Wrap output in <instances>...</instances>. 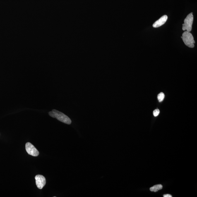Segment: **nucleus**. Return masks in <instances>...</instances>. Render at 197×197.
Instances as JSON below:
<instances>
[{
  "mask_svg": "<svg viewBox=\"0 0 197 197\" xmlns=\"http://www.w3.org/2000/svg\"><path fill=\"white\" fill-rule=\"evenodd\" d=\"M168 16L164 15L161 17L160 19L155 22L153 24V26L155 28H157L163 25L167 21Z\"/></svg>",
  "mask_w": 197,
  "mask_h": 197,
  "instance_id": "6",
  "label": "nucleus"
},
{
  "mask_svg": "<svg viewBox=\"0 0 197 197\" xmlns=\"http://www.w3.org/2000/svg\"><path fill=\"white\" fill-rule=\"evenodd\" d=\"M164 97H165V95L163 92H161L157 96V98L159 102H162L164 100Z\"/></svg>",
  "mask_w": 197,
  "mask_h": 197,
  "instance_id": "8",
  "label": "nucleus"
},
{
  "mask_svg": "<svg viewBox=\"0 0 197 197\" xmlns=\"http://www.w3.org/2000/svg\"><path fill=\"white\" fill-rule=\"evenodd\" d=\"M49 114L51 117L56 118L58 120L66 124L70 125L72 121L71 119L63 113L56 109H53L49 112Z\"/></svg>",
  "mask_w": 197,
  "mask_h": 197,
  "instance_id": "1",
  "label": "nucleus"
},
{
  "mask_svg": "<svg viewBox=\"0 0 197 197\" xmlns=\"http://www.w3.org/2000/svg\"><path fill=\"white\" fill-rule=\"evenodd\" d=\"M160 111L159 109H156L153 111V114L154 116H157L160 114Z\"/></svg>",
  "mask_w": 197,
  "mask_h": 197,
  "instance_id": "9",
  "label": "nucleus"
},
{
  "mask_svg": "<svg viewBox=\"0 0 197 197\" xmlns=\"http://www.w3.org/2000/svg\"><path fill=\"white\" fill-rule=\"evenodd\" d=\"M162 186L161 184H158L155 185V186H152L150 188V190L151 191L156 192L159 190L162 189Z\"/></svg>",
  "mask_w": 197,
  "mask_h": 197,
  "instance_id": "7",
  "label": "nucleus"
},
{
  "mask_svg": "<svg viewBox=\"0 0 197 197\" xmlns=\"http://www.w3.org/2000/svg\"><path fill=\"white\" fill-rule=\"evenodd\" d=\"M183 42L186 46L189 48H193L194 47V44L195 42L194 38L191 33L189 32L185 31L182 35V36L181 37Z\"/></svg>",
  "mask_w": 197,
  "mask_h": 197,
  "instance_id": "2",
  "label": "nucleus"
},
{
  "mask_svg": "<svg viewBox=\"0 0 197 197\" xmlns=\"http://www.w3.org/2000/svg\"><path fill=\"white\" fill-rule=\"evenodd\" d=\"M36 184L39 189H42L45 186L46 180L44 176L42 175H37L35 177Z\"/></svg>",
  "mask_w": 197,
  "mask_h": 197,
  "instance_id": "5",
  "label": "nucleus"
},
{
  "mask_svg": "<svg viewBox=\"0 0 197 197\" xmlns=\"http://www.w3.org/2000/svg\"><path fill=\"white\" fill-rule=\"evenodd\" d=\"M164 197H172V195L169 194H166L163 195Z\"/></svg>",
  "mask_w": 197,
  "mask_h": 197,
  "instance_id": "10",
  "label": "nucleus"
},
{
  "mask_svg": "<svg viewBox=\"0 0 197 197\" xmlns=\"http://www.w3.org/2000/svg\"><path fill=\"white\" fill-rule=\"evenodd\" d=\"M25 148L27 153L29 155L35 157H37L39 155L38 151L31 143H27L26 144Z\"/></svg>",
  "mask_w": 197,
  "mask_h": 197,
  "instance_id": "4",
  "label": "nucleus"
},
{
  "mask_svg": "<svg viewBox=\"0 0 197 197\" xmlns=\"http://www.w3.org/2000/svg\"><path fill=\"white\" fill-rule=\"evenodd\" d=\"M193 20V13L188 14L184 20V23L183 24V30H186L188 32H191Z\"/></svg>",
  "mask_w": 197,
  "mask_h": 197,
  "instance_id": "3",
  "label": "nucleus"
}]
</instances>
